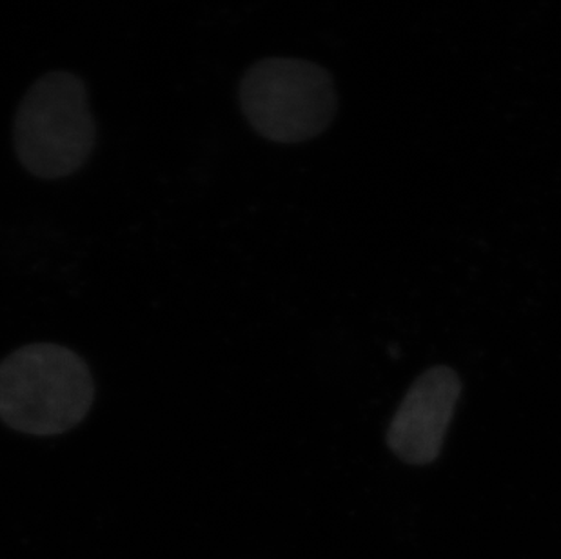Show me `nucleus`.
<instances>
[{"label":"nucleus","instance_id":"f257e3e1","mask_svg":"<svg viewBox=\"0 0 561 559\" xmlns=\"http://www.w3.org/2000/svg\"><path fill=\"white\" fill-rule=\"evenodd\" d=\"M95 400L88 364L57 343H30L0 362V420L30 436L77 427Z\"/></svg>","mask_w":561,"mask_h":559},{"label":"nucleus","instance_id":"f03ea898","mask_svg":"<svg viewBox=\"0 0 561 559\" xmlns=\"http://www.w3.org/2000/svg\"><path fill=\"white\" fill-rule=\"evenodd\" d=\"M95 138L85 85L77 75H44L22 99L13 126L16 157L38 179H64L79 171Z\"/></svg>","mask_w":561,"mask_h":559},{"label":"nucleus","instance_id":"7ed1b4c3","mask_svg":"<svg viewBox=\"0 0 561 559\" xmlns=\"http://www.w3.org/2000/svg\"><path fill=\"white\" fill-rule=\"evenodd\" d=\"M240 102L254 132L273 142L297 144L331 124L336 90L331 75L317 64L265 58L244 75Z\"/></svg>","mask_w":561,"mask_h":559},{"label":"nucleus","instance_id":"20e7f679","mask_svg":"<svg viewBox=\"0 0 561 559\" xmlns=\"http://www.w3.org/2000/svg\"><path fill=\"white\" fill-rule=\"evenodd\" d=\"M461 381L447 365L414 380L387 429V445L409 465L435 464L460 401Z\"/></svg>","mask_w":561,"mask_h":559}]
</instances>
